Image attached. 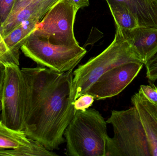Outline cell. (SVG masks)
<instances>
[{
	"label": "cell",
	"mask_w": 157,
	"mask_h": 156,
	"mask_svg": "<svg viewBox=\"0 0 157 156\" xmlns=\"http://www.w3.org/2000/svg\"><path fill=\"white\" fill-rule=\"evenodd\" d=\"M21 72L24 132L48 150L59 149L76 111L73 70L59 72L39 67Z\"/></svg>",
	"instance_id": "obj_1"
},
{
	"label": "cell",
	"mask_w": 157,
	"mask_h": 156,
	"mask_svg": "<svg viewBox=\"0 0 157 156\" xmlns=\"http://www.w3.org/2000/svg\"><path fill=\"white\" fill-rule=\"evenodd\" d=\"M54 152L48 150L35 140L29 144L9 150H0V156H55Z\"/></svg>",
	"instance_id": "obj_16"
},
{
	"label": "cell",
	"mask_w": 157,
	"mask_h": 156,
	"mask_svg": "<svg viewBox=\"0 0 157 156\" xmlns=\"http://www.w3.org/2000/svg\"><path fill=\"white\" fill-rule=\"evenodd\" d=\"M156 109H157V106H156Z\"/></svg>",
	"instance_id": "obj_25"
},
{
	"label": "cell",
	"mask_w": 157,
	"mask_h": 156,
	"mask_svg": "<svg viewBox=\"0 0 157 156\" xmlns=\"http://www.w3.org/2000/svg\"><path fill=\"white\" fill-rule=\"evenodd\" d=\"M57 1L33 0L25 8L7 18L0 27L2 36H5L22 23L29 21L39 23Z\"/></svg>",
	"instance_id": "obj_10"
},
{
	"label": "cell",
	"mask_w": 157,
	"mask_h": 156,
	"mask_svg": "<svg viewBox=\"0 0 157 156\" xmlns=\"http://www.w3.org/2000/svg\"><path fill=\"white\" fill-rule=\"evenodd\" d=\"M94 97L92 95L86 93L81 95L75 101L74 105L75 111H85L92 106L94 102Z\"/></svg>",
	"instance_id": "obj_18"
},
{
	"label": "cell",
	"mask_w": 157,
	"mask_h": 156,
	"mask_svg": "<svg viewBox=\"0 0 157 156\" xmlns=\"http://www.w3.org/2000/svg\"><path fill=\"white\" fill-rule=\"evenodd\" d=\"M106 1L116 27L121 29L131 30L139 26L136 17L125 5L114 0Z\"/></svg>",
	"instance_id": "obj_14"
},
{
	"label": "cell",
	"mask_w": 157,
	"mask_h": 156,
	"mask_svg": "<svg viewBox=\"0 0 157 156\" xmlns=\"http://www.w3.org/2000/svg\"><path fill=\"white\" fill-rule=\"evenodd\" d=\"M2 103L0 102V111H2Z\"/></svg>",
	"instance_id": "obj_24"
},
{
	"label": "cell",
	"mask_w": 157,
	"mask_h": 156,
	"mask_svg": "<svg viewBox=\"0 0 157 156\" xmlns=\"http://www.w3.org/2000/svg\"><path fill=\"white\" fill-rule=\"evenodd\" d=\"M116 27L115 36L110 45L99 55L91 58L73 71L75 100L86 94L90 86L107 71L129 62H142L131 45L123 36L120 28Z\"/></svg>",
	"instance_id": "obj_4"
},
{
	"label": "cell",
	"mask_w": 157,
	"mask_h": 156,
	"mask_svg": "<svg viewBox=\"0 0 157 156\" xmlns=\"http://www.w3.org/2000/svg\"><path fill=\"white\" fill-rule=\"evenodd\" d=\"M144 65L147 79L152 82L157 80V51L147 60Z\"/></svg>",
	"instance_id": "obj_17"
},
{
	"label": "cell",
	"mask_w": 157,
	"mask_h": 156,
	"mask_svg": "<svg viewBox=\"0 0 157 156\" xmlns=\"http://www.w3.org/2000/svg\"><path fill=\"white\" fill-rule=\"evenodd\" d=\"M144 65L142 62H131L113 68L100 77L86 93L98 100L116 96L136 78Z\"/></svg>",
	"instance_id": "obj_8"
},
{
	"label": "cell",
	"mask_w": 157,
	"mask_h": 156,
	"mask_svg": "<svg viewBox=\"0 0 157 156\" xmlns=\"http://www.w3.org/2000/svg\"><path fill=\"white\" fill-rule=\"evenodd\" d=\"M5 64V62L0 60V99L2 96L5 78L6 68Z\"/></svg>",
	"instance_id": "obj_22"
},
{
	"label": "cell",
	"mask_w": 157,
	"mask_h": 156,
	"mask_svg": "<svg viewBox=\"0 0 157 156\" xmlns=\"http://www.w3.org/2000/svg\"><path fill=\"white\" fill-rule=\"evenodd\" d=\"M5 78L0 101L2 103L1 121L7 127L24 131L23 81L19 65L5 64Z\"/></svg>",
	"instance_id": "obj_7"
},
{
	"label": "cell",
	"mask_w": 157,
	"mask_h": 156,
	"mask_svg": "<svg viewBox=\"0 0 157 156\" xmlns=\"http://www.w3.org/2000/svg\"><path fill=\"white\" fill-rule=\"evenodd\" d=\"M14 2L15 0H0V27L9 16Z\"/></svg>",
	"instance_id": "obj_19"
},
{
	"label": "cell",
	"mask_w": 157,
	"mask_h": 156,
	"mask_svg": "<svg viewBox=\"0 0 157 156\" xmlns=\"http://www.w3.org/2000/svg\"><path fill=\"white\" fill-rule=\"evenodd\" d=\"M119 28L144 65L147 60L157 51V28L140 26L131 30Z\"/></svg>",
	"instance_id": "obj_9"
},
{
	"label": "cell",
	"mask_w": 157,
	"mask_h": 156,
	"mask_svg": "<svg viewBox=\"0 0 157 156\" xmlns=\"http://www.w3.org/2000/svg\"><path fill=\"white\" fill-rule=\"evenodd\" d=\"M125 5L140 27L157 28V0H114Z\"/></svg>",
	"instance_id": "obj_12"
},
{
	"label": "cell",
	"mask_w": 157,
	"mask_h": 156,
	"mask_svg": "<svg viewBox=\"0 0 157 156\" xmlns=\"http://www.w3.org/2000/svg\"><path fill=\"white\" fill-rule=\"evenodd\" d=\"M136 108L141 122L149 137L153 150V156H157V110L149 102L139 89L131 98Z\"/></svg>",
	"instance_id": "obj_11"
},
{
	"label": "cell",
	"mask_w": 157,
	"mask_h": 156,
	"mask_svg": "<svg viewBox=\"0 0 157 156\" xmlns=\"http://www.w3.org/2000/svg\"><path fill=\"white\" fill-rule=\"evenodd\" d=\"M106 122L112 125L114 135L108 138L106 156H153L149 137L134 106L112 111Z\"/></svg>",
	"instance_id": "obj_3"
},
{
	"label": "cell",
	"mask_w": 157,
	"mask_h": 156,
	"mask_svg": "<svg viewBox=\"0 0 157 156\" xmlns=\"http://www.w3.org/2000/svg\"><path fill=\"white\" fill-rule=\"evenodd\" d=\"M33 0H15L13 8L8 17L12 16L26 6Z\"/></svg>",
	"instance_id": "obj_21"
},
{
	"label": "cell",
	"mask_w": 157,
	"mask_h": 156,
	"mask_svg": "<svg viewBox=\"0 0 157 156\" xmlns=\"http://www.w3.org/2000/svg\"><path fill=\"white\" fill-rule=\"evenodd\" d=\"M140 91L143 95L147 99V100L157 106V87L153 84V86L150 85H141Z\"/></svg>",
	"instance_id": "obj_20"
},
{
	"label": "cell",
	"mask_w": 157,
	"mask_h": 156,
	"mask_svg": "<svg viewBox=\"0 0 157 156\" xmlns=\"http://www.w3.org/2000/svg\"><path fill=\"white\" fill-rule=\"evenodd\" d=\"M24 131L13 130L0 121V150L13 149L29 144L33 141Z\"/></svg>",
	"instance_id": "obj_15"
},
{
	"label": "cell",
	"mask_w": 157,
	"mask_h": 156,
	"mask_svg": "<svg viewBox=\"0 0 157 156\" xmlns=\"http://www.w3.org/2000/svg\"><path fill=\"white\" fill-rule=\"evenodd\" d=\"M107 122L95 109L77 111L64 132L66 154L106 156Z\"/></svg>",
	"instance_id": "obj_2"
},
{
	"label": "cell",
	"mask_w": 157,
	"mask_h": 156,
	"mask_svg": "<svg viewBox=\"0 0 157 156\" xmlns=\"http://www.w3.org/2000/svg\"><path fill=\"white\" fill-rule=\"evenodd\" d=\"M20 49L37 64L59 72L73 70L87 52L79 45H55L33 33L25 40Z\"/></svg>",
	"instance_id": "obj_5"
},
{
	"label": "cell",
	"mask_w": 157,
	"mask_h": 156,
	"mask_svg": "<svg viewBox=\"0 0 157 156\" xmlns=\"http://www.w3.org/2000/svg\"><path fill=\"white\" fill-rule=\"evenodd\" d=\"M78 9L88 6L89 0H70Z\"/></svg>",
	"instance_id": "obj_23"
},
{
	"label": "cell",
	"mask_w": 157,
	"mask_h": 156,
	"mask_svg": "<svg viewBox=\"0 0 157 156\" xmlns=\"http://www.w3.org/2000/svg\"><path fill=\"white\" fill-rule=\"evenodd\" d=\"M37 23L29 21L22 23L3 37V44L12 56L19 59V49L28 37L35 31Z\"/></svg>",
	"instance_id": "obj_13"
},
{
	"label": "cell",
	"mask_w": 157,
	"mask_h": 156,
	"mask_svg": "<svg viewBox=\"0 0 157 156\" xmlns=\"http://www.w3.org/2000/svg\"><path fill=\"white\" fill-rule=\"evenodd\" d=\"M78 10L70 0H58L37 24L33 34L55 45H79L74 31Z\"/></svg>",
	"instance_id": "obj_6"
}]
</instances>
